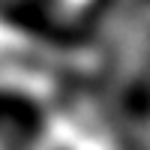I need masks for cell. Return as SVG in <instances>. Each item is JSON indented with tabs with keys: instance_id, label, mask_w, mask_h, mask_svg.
Here are the masks:
<instances>
[{
	"instance_id": "obj_1",
	"label": "cell",
	"mask_w": 150,
	"mask_h": 150,
	"mask_svg": "<svg viewBox=\"0 0 150 150\" xmlns=\"http://www.w3.org/2000/svg\"><path fill=\"white\" fill-rule=\"evenodd\" d=\"M0 129H12L15 135L33 138L42 129V111L33 108L30 102H24V99L0 93Z\"/></svg>"
}]
</instances>
